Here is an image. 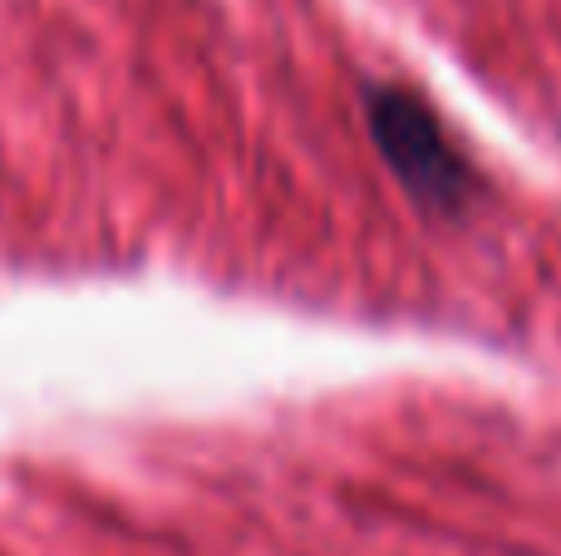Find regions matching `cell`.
<instances>
[{
    "instance_id": "6da1fadb",
    "label": "cell",
    "mask_w": 561,
    "mask_h": 556,
    "mask_svg": "<svg viewBox=\"0 0 561 556\" xmlns=\"http://www.w3.org/2000/svg\"><path fill=\"white\" fill-rule=\"evenodd\" d=\"M369 138H375L379 158L389 173L399 177L409 197L428 212H458L473 193V173H468L463 153L454 148L448 128L438 114L404 84H375L365 94Z\"/></svg>"
}]
</instances>
